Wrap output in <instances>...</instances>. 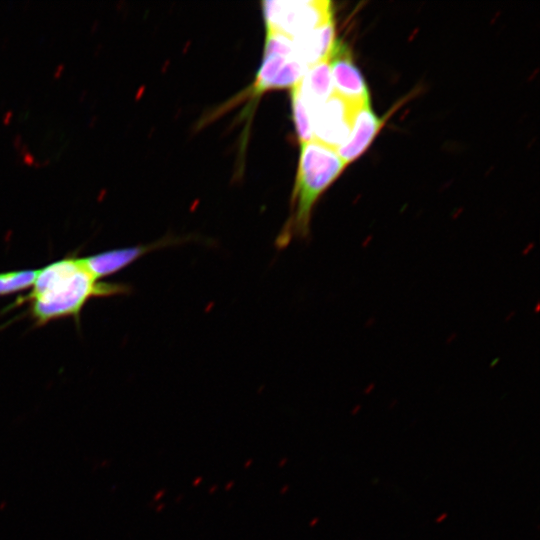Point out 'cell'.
<instances>
[{
  "label": "cell",
  "instance_id": "11",
  "mask_svg": "<svg viewBox=\"0 0 540 540\" xmlns=\"http://www.w3.org/2000/svg\"><path fill=\"white\" fill-rule=\"evenodd\" d=\"M296 85L291 88L293 121L300 143H305L314 140L311 116L299 95Z\"/></svg>",
  "mask_w": 540,
  "mask_h": 540
},
{
  "label": "cell",
  "instance_id": "3",
  "mask_svg": "<svg viewBox=\"0 0 540 540\" xmlns=\"http://www.w3.org/2000/svg\"><path fill=\"white\" fill-rule=\"evenodd\" d=\"M325 0H274L261 3L266 29L291 38L310 32L333 19Z\"/></svg>",
  "mask_w": 540,
  "mask_h": 540
},
{
  "label": "cell",
  "instance_id": "14",
  "mask_svg": "<svg viewBox=\"0 0 540 540\" xmlns=\"http://www.w3.org/2000/svg\"><path fill=\"white\" fill-rule=\"evenodd\" d=\"M446 517H447V514H446V513H445V514H442L436 521H437V522H441V521H443V519H445Z\"/></svg>",
  "mask_w": 540,
  "mask_h": 540
},
{
  "label": "cell",
  "instance_id": "10",
  "mask_svg": "<svg viewBox=\"0 0 540 540\" xmlns=\"http://www.w3.org/2000/svg\"><path fill=\"white\" fill-rule=\"evenodd\" d=\"M296 86L309 113L326 102L334 93L328 59L310 66Z\"/></svg>",
  "mask_w": 540,
  "mask_h": 540
},
{
  "label": "cell",
  "instance_id": "6",
  "mask_svg": "<svg viewBox=\"0 0 540 540\" xmlns=\"http://www.w3.org/2000/svg\"><path fill=\"white\" fill-rule=\"evenodd\" d=\"M189 239V236H166L145 245H137L101 252L86 258H82V261L90 273L96 279H99L117 273L151 251L163 247L182 244L189 241Z\"/></svg>",
  "mask_w": 540,
  "mask_h": 540
},
{
  "label": "cell",
  "instance_id": "2",
  "mask_svg": "<svg viewBox=\"0 0 540 540\" xmlns=\"http://www.w3.org/2000/svg\"><path fill=\"white\" fill-rule=\"evenodd\" d=\"M300 145L291 215L276 239L278 248L287 246L293 238L308 237L314 205L347 166L334 148L315 139Z\"/></svg>",
  "mask_w": 540,
  "mask_h": 540
},
{
  "label": "cell",
  "instance_id": "9",
  "mask_svg": "<svg viewBox=\"0 0 540 540\" xmlns=\"http://www.w3.org/2000/svg\"><path fill=\"white\" fill-rule=\"evenodd\" d=\"M292 39L294 57L306 67L309 68L320 61L326 60L336 40L333 19L310 32Z\"/></svg>",
  "mask_w": 540,
  "mask_h": 540
},
{
  "label": "cell",
  "instance_id": "1",
  "mask_svg": "<svg viewBox=\"0 0 540 540\" xmlns=\"http://www.w3.org/2000/svg\"><path fill=\"white\" fill-rule=\"evenodd\" d=\"M97 280L82 258L66 257L38 270L31 292L18 298L16 304L29 302L30 316L39 326L68 316L78 320L82 308L92 297L130 292L126 284Z\"/></svg>",
  "mask_w": 540,
  "mask_h": 540
},
{
  "label": "cell",
  "instance_id": "13",
  "mask_svg": "<svg viewBox=\"0 0 540 540\" xmlns=\"http://www.w3.org/2000/svg\"><path fill=\"white\" fill-rule=\"evenodd\" d=\"M264 55L294 57L293 39L278 31L266 29Z\"/></svg>",
  "mask_w": 540,
  "mask_h": 540
},
{
  "label": "cell",
  "instance_id": "7",
  "mask_svg": "<svg viewBox=\"0 0 540 540\" xmlns=\"http://www.w3.org/2000/svg\"><path fill=\"white\" fill-rule=\"evenodd\" d=\"M308 67L294 57L264 55L250 89V96H260L269 90L293 88Z\"/></svg>",
  "mask_w": 540,
  "mask_h": 540
},
{
  "label": "cell",
  "instance_id": "8",
  "mask_svg": "<svg viewBox=\"0 0 540 540\" xmlns=\"http://www.w3.org/2000/svg\"><path fill=\"white\" fill-rule=\"evenodd\" d=\"M385 120L375 114L371 103L354 109L346 140L335 150L346 165L358 159L371 145Z\"/></svg>",
  "mask_w": 540,
  "mask_h": 540
},
{
  "label": "cell",
  "instance_id": "12",
  "mask_svg": "<svg viewBox=\"0 0 540 540\" xmlns=\"http://www.w3.org/2000/svg\"><path fill=\"white\" fill-rule=\"evenodd\" d=\"M38 270H18L0 273V296L31 287Z\"/></svg>",
  "mask_w": 540,
  "mask_h": 540
},
{
  "label": "cell",
  "instance_id": "4",
  "mask_svg": "<svg viewBox=\"0 0 540 540\" xmlns=\"http://www.w3.org/2000/svg\"><path fill=\"white\" fill-rule=\"evenodd\" d=\"M333 92L353 107L371 103L368 86L348 46L335 40L328 57Z\"/></svg>",
  "mask_w": 540,
  "mask_h": 540
},
{
  "label": "cell",
  "instance_id": "5",
  "mask_svg": "<svg viewBox=\"0 0 540 540\" xmlns=\"http://www.w3.org/2000/svg\"><path fill=\"white\" fill-rule=\"evenodd\" d=\"M355 108L333 93L310 113L314 139L336 149L350 132Z\"/></svg>",
  "mask_w": 540,
  "mask_h": 540
}]
</instances>
